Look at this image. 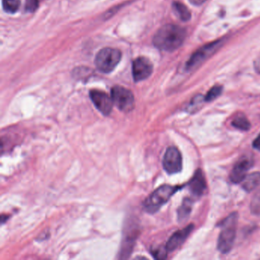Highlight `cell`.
Returning a JSON list of instances; mask_svg holds the SVG:
<instances>
[{"instance_id":"cell-24","label":"cell","mask_w":260,"mask_h":260,"mask_svg":"<svg viewBox=\"0 0 260 260\" xmlns=\"http://www.w3.org/2000/svg\"><path fill=\"white\" fill-rule=\"evenodd\" d=\"M206 1L207 0H189V2L191 3V4H193V5L196 6V7L202 6V4H205Z\"/></svg>"},{"instance_id":"cell-11","label":"cell","mask_w":260,"mask_h":260,"mask_svg":"<svg viewBox=\"0 0 260 260\" xmlns=\"http://www.w3.org/2000/svg\"><path fill=\"white\" fill-rule=\"evenodd\" d=\"M193 228H194V226L190 224L187 226L186 228L174 233L171 236V237L169 239L168 242L166 245V247H167L168 252H173V251L178 249L185 241L188 235L191 234V231H193Z\"/></svg>"},{"instance_id":"cell-9","label":"cell","mask_w":260,"mask_h":260,"mask_svg":"<svg viewBox=\"0 0 260 260\" xmlns=\"http://www.w3.org/2000/svg\"><path fill=\"white\" fill-rule=\"evenodd\" d=\"M153 64L149 59L140 57L134 60L132 74L135 82L143 81L148 78L153 73Z\"/></svg>"},{"instance_id":"cell-17","label":"cell","mask_w":260,"mask_h":260,"mask_svg":"<svg viewBox=\"0 0 260 260\" xmlns=\"http://www.w3.org/2000/svg\"><path fill=\"white\" fill-rule=\"evenodd\" d=\"M21 0H3V8L6 13L13 14L19 10Z\"/></svg>"},{"instance_id":"cell-23","label":"cell","mask_w":260,"mask_h":260,"mask_svg":"<svg viewBox=\"0 0 260 260\" xmlns=\"http://www.w3.org/2000/svg\"><path fill=\"white\" fill-rule=\"evenodd\" d=\"M252 147L255 149V150L260 151V134L258 135L255 141L252 142Z\"/></svg>"},{"instance_id":"cell-1","label":"cell","mask_w":260,"mask_h":260,"mask_svg":"<svg viewBox=\"0 0 260 260\" xmlns=\"http://www.w3.org/2000/svg\"><path fill=\"white\" fill-rule=\"evenodd\" d=\"M186 37V31L177 25H164L155 34L153 43L156 48L161 51H176L182 46Z\"/></svg>"},{"instance_id":"cell-21","label":"cell","mask_w":260,"mask_h":260,"mask_svg":"<svg viewBox=\"0 0 260 260\" xmlns=\"http://www.w3.org/2000/svg\"><path fill=\"white\" fill-rule=\"evenodd\" d=\"M167 252H168V250L165 246V247L157 248V249L152 251V255L154 256V258L164 259V258H167Z\"/></svg>"},{"instance_id":"cell-16","label":"cell","mask_w":260,"mask_h":260,"mask_svg":"<svg viewBox=\"0 0 260 260\" xmlns=\"http://www.w3.org/2000/svg\"><path fill=\"white\" fill-rule=\"evenodd\" d=\"M232 125L236 128L239 129L243 132L249 131L250 128L251 124L249 120L243 115H240L236 117L232 121Z\"/></svg>"},{"instance_id":"cell-3","label":"cell","mask_w":260,"mask_h":260,"mask_svg":"<svg viewBox=\"0 0 260 260\" xmlns=\"http://www.w3.org/2000/svg\"><path fill=\"white\" fill-rule=\"evenodd\" d=\"M179 189V187L168 185L159 187L144 201L143 204L144 210L147 213L154 214L162 205H165Z\"/></svg>"},{"instance_id":"cell-20","label":"cell","mask_w":260,"mask_h":260,"mask_svg":"<svg viewBox=\"0 0 260 260\" xmlns=\"http://www.w3.org/2000/svg\"><path fill=\"white\" fill-rule=\"evenodd\" d=\"M39 0H26L25 3V11L33 13L39 9Z\"/></svg>"},{"instance_id":"cell-10","label":"cell","mask_w":260,"mask_h":260,"mask_svg":"<svg viewBox=\"0 0 260 260\" xmlns=\"http://www.w3.org/2000/svg\"><path fill=\"white\" fill-rule=\"evenodd\" d=\"M252 160L248 157H243L236 164L230 175L233 183L238 184L243 182L247 176V172L252 167Z\"/></svg>"},{"instance_id":"cell-15","label":"cell","mask_w":260,"mask_h":260,"mask_svg":"<svg viewBox=\"0 0 260 260\" xmlns=\"http://www.w3.org/2000/svg\"><path fill=\"white\" fill-rule=\"evenodd\" d=\"M192 208V202L189 199H185L178 210V219L179 221H184L188 218Z\"/></svg>"},{"instance_id":"cell-7","label":"cell","mask_w":260,"mask_h":260,"mask_svg":"<svg viewBox=\"0 0 260 260\" xmlns=\"http://www.w3.org/2000/svg\"><path fill=\"white\" fill-rule=\"evenodd\" d=\"M162 167L168 174L179 173L182 169V158L180 152L176 147H170L167 148L164 159Z\"/></svg>"},{"instance_id":"cell-8","label":"cell","mask_w":260,"mask_h":260,"mask_svg":"<svg viewBox=\"0 0 260 260\" xmlns=\"http://www.w3.org/2000/svg\"><path fill=\"white\" fill-rule=\"evenodd\" d=\"M89 96L94 106L103 115L106 116L110 115L114 105L112 97L109 96L106 92L96 89L91 90Z\"/></svg>"},{"instance_id":"cell-2","label":"cell","mask_w":260,"mask_h":260,"mask_svg":"<svg viewBox=\"0 0 260 260\" xmlns=\"http://www.w3.org/2000/svg\"><path fill=\"white\" fill-rule=\"evenodd\" d=\"M238 214L236 212L230 214L220 223L221 231L217 240V249L221 253L231 252L234 246L237 233Z\"/></svg>"},{"instance_id":"cell-12","label":"cell","mask_w":260,"mask_h":260,"mask_svg":"<svg viewBox=\"0 0 260 260\" xmlns=\"http://www.w3.org/2000/svg\"><path fill=\"white\" fill-rule=\"evenodd\" d=\"M190 191L194 196L199 197L202 196L206 189V181L202 170H198L188 184Z\"/></svg>"},{"instance_id":"cell-13","label":"cell","mask_w":260,"mask_h":260,"mask_svg":"<svg viewBox=\"0 0 260 260\" xmlns=\"http://www.w3.org/2000/svg\"><path fill=\"white\" fill-rule=\"evenodd\" d=\"M173 9L175 14L182 22H188L191 19V12L182 3L175 1L173 4Z\"/></svg>"},{"instance_id":"cell-5","label":"cell","mask_w":260,"mask_h":260,"mask_svg":"<svg viewBox=\"0 0 260 260\" xmlns=\"http://www.w3.org/2000/svg\"><path fill=\"white\" fill-rule=\"evenodd\" d=\"M222 45H223V40H218L204 45L203 47L198 49L185 63V70L187 71H191L200 66L207 59L211 57Z\"/></svg>"},{"instance_id":"cell-22","label":"cell","mask_w":260,"mask_h":260,"mask_svg":"<svg viewBox=\"0 0 260 260\" xmlns=\"http://www.w3.org/2000/svg\"><path fill=\"white\" fill-rule=\"evenodd\" d=\"M253 65L255 72L260 74V54L256 57V58H255V60H254Z\"/></svg>"},{"instance_id":"cell-18","label":"cell","mask_w":260,"mask_h":260,"mask_svg":"<svg viewBox=\"0 0 260 260\" xmlns=\"http://www.w3.org/2000/svg\"><path fill=\"white\" fill-rule=\"evenodd\" d=\"M223 87L221 86H214L208 91L205 96V102H212L221 95Z\"/></svg>"},{"instance_id":"cell-19","label":"cell","mask_w":260,"mask_h":260,"mask_svg":"<svg viewBox=\"0 0 260 260\" xmlns=\"http://www.w3.org/2000/svg\"><path fill=\"white\" fill-rule=\"evenodd\" d=\"M250 209L252 214L260 215V189L256 191L252 201H251Z\"/></svg>"},{"instance_id":"cell-14","label":"cell","mask_w":260,"mask_h":260,"mask_svg":"<svg viewBox=\"0 0 260 260\" xmlns=\"http://www.w3.org/2000/svg\"><path fill=\"white\" fill-rule=\"evenodd\" d=\"M242 182H243L242 187L245 191H248V192L252 191L260 184L259 172H255V173H251L249 176H246L244 180Z\"/></svg>"},{"instance_id":"cell-6","label":"cell","mask_w":260,"mask_h":260,"mask_svg":"<svg viewBox=\"0 0 260 260\" xmlns=\"http://www.w3.org/2000/svg\"><path fill=\"white\" fill-rule=\"evenodd\" d=\"M114 105L121 112H129L135 108V97L132 91L123 86H115L112 89Z\"/></svg>"},{"instance_id":"cell-4","label":"cell","mask_w":260,"mask_h":260,"mask_svg":"<svg viewBox=\"0 0 260 260\" xmlns=\"http://www.w3.org/2000/svg\"><path fill=\"white\" fill-rule=\"evenodd\" d=\"M121 58L120 51L114 48L102 49L95 57V64L100 72L109 74L118 66Z\"/></svg>"}]
</instances>
